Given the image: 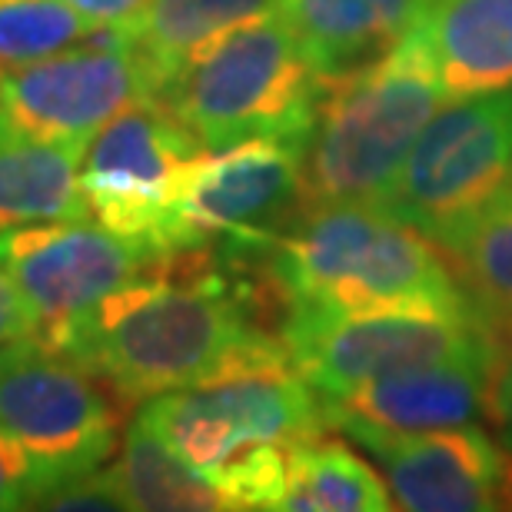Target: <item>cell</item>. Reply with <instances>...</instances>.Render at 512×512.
Returning a JSON list of instances; mask_svg holds the SVG:
<instances>
[{
	"label": "cell",
	"mask_w": 512,
	"mask_h": 512,
	"mask_svg": "<svg viewBox=\"0 0 512 512\" xmlns=\"http://www.w3.org/2000/svg\"><path fill=\"white\" fill-rule=\"evenodd\" d=\"M280 14V0H143L124 24H114L147 74L150 97L213 40Z\"/></svg>",
	"instance_id": "e0dca14e"
},
{
	"label": "cell",
	"mask_w": 512,
	"mask_h": 512,
	"mask_svg": "<svg viewBox=\"0 0 512 512\" xmlns=\"http://www.w3.org/2000/svg\"><path fill=\"white\" fill-rule=\"evenodd\" d=\"M97 27L67 0H0V70L54 57Z\"/></svg>",
	"instance_id": "7402d4cb"
},
{
	"label": "cell",
	"mask_w": 512,
	"mask_h": 512,
	"mask_svg": "<svg viewBox=\"0 0 512 512\" xmlns=\"http://www.w3.org/2000/svg\"><path fill=\"white\" fill-rule=\"evenodd\" d=\"M137 419L217 486L233 512L280 509L286 453L330 429L323 399L293 363L250 366L153 396Z\"/></svg>",
	"instance_id": "3957f363"
},
{
	"label": "cell",
	"mask_w": 512,
	"mask_h": 512,
	"mask_svg": "<svg viewBox=\"0 0 512 512\" xmlns=\"http://www.w3.org/2000/svg\"><path fill=\"white\" fill-rule=\"evenodd\" d=\"M416 34L449 97L512 87V0H433Z\"/></svg>",
	"instance_id": "2e32d148"
},
{
	"label": "cell",
	"mask_w": 512,
	"mask_h": 512,
	"mask_svg": "<svg viewBox=\"0 0 512 512\" xmlns=\"http://www.w3.org/2000/svg\"><path fill=\"white\" fill-rule=\"evenodd\" d=\"M124 399L210 383L250 366L293 363L280 330L260 320L240 266L210 253L153 260L50 343Z\"/></svg>",
	"instance_id": "6da1fadb"
},
{
	"label": "cell",
	"mask_w": 512,
	"mask_h": 512,
	"mask_svg": "<svg viewBox=\"0 0 512 512\" xmlns=\"http://www.w3.org/2000/svg\"><path fill=\"white\" fill-rule=\"evenodd\" d=\"M143 97H150L147 74L110 24L54 57L0 70V117L80 150Z\"/></svg>",
	"instance_id": "7c38bea8"
},
{
	"label": "cell",
	"mask_w": 512,
	"mask_h": 512,
	"mask_svg": "<svg viewBox=\"0 0 512 512\" xmlns=\"http://www.w3.org/2000/svg\"><path fill=\"white\" fill-rule=\"evenodd\" d=\"M127 509L143 512H233L230 499L183 463L163 439L133 416L117 463L110 466Z\"/></svg>",
	"instance_id": "ffe728a7"
},
{
	"label": "cell",
	"mask_w": 512,
	"mask_h": 512,
	"mask_svg": "<svg viewBox=\"0 0 512 512\" xmlns=\"http://www.w3.org/2000/svg\"><path fill=\"white\" fill-rule=\"evenodd\" d=\"M0 433L24 446L60 486L110 463L120 419L104 383L64 353L20 340L0 350Z\"/></svg>",
	"instance_id": "30bf717a"
},
{
	"label": "cell",
	"mask_w": 512,
	"mask_h": 512,
	"mask_svg": "<svg viewBox=\"0 0 512 512\" xmlns=\"http://www.w3.org/2000/svg\"><path fill=\"white\" fill-rule=\"evenodd\" d=\"M84 150L34 137L0 117V233L30 223L87 220L80 190Z\"/></svg>",
	"instance_id": "ac0fdd59"
},
{
	"label": "cell",
	"mask_w": 512,
	"mask_h": 512,
	"mask_svg": "<svg viewBox=\"0 0 512 512\" xmlns=\"http://www.w3.org/2000/svg\"><path fill=\"white\" fill-rule=\"evenodd\" d=\"M306 140L260 137L203 153L180 207L177 253L260 266L306 203Z\"/></svg>",
	"instance_id": "ba28073f"
},
{
	"label": "cell",
	"mask_w": 512,
	"mask_h": 512,
	"mask_svg": "<svg viewBox=\"0 0 512 512\" xmlns=\"http://www.w3.org/2000/svg\"><path fill=\"white\" fill-rule=\"evenodd\" d=\"M496 350L409 366L346 389L340 396H326V419L333 429L376 426L396 433L469 426L489 409V376Z\"/></svg>",
	"instance_id": "5bb4252c"
},
{
	"label": "cell",
	"mask_w": 512,
	"mask_h": 512,
	"mask_svg": "<svg viewBox=\"0 0 512 512\" xmlns=\"http://www.w3.org/2000/svg\"><path fill=\"white\" fill-rule=\"evenodd\" d=\"M153 260L160 256L90 220L30 223L0 233V273L44 346Z\"/></svg>",
	"instance_id": "8fae6325"
},
{
	"label": "cell",
	"mask_w": 512,
	"mask_h": 512,
	"mask_svg": "<svg viewBox=\"0 0 512 512\" xmlns=\"http://www.w3.org/2000/svg\"><path fill=\"white\" fill-rule=\"evenodd\" d=\"M20 340H34V326H30V316L24 303H20V296L14 293V286L0 273V350H7V346Z\"/></svg>",
	"instance_id": "484cf974"
},
{
	"label": "cell",
	"mask_w": 512,
	"mask_h": 512,
	"mask_svg": "<svg viewBox=\"0 0 512 512\" xmlns=\"http://www.w3.org/2000/svg\"><path fill=\"white\" fill-rule=\"evenodd\" d=\"M503 320L473 313H283L280 336L296 373L316 396H340L376 376L439 363L449 356L496 350Z\"/></svg>",
	"instance_id": "9c48e42d"
},
{
	"label": "cell",
	"mask_w": 512,
	"mask_h": 512,
	"mask_svg": "<svg viewBox=\"0 0 512 512\" xmlns=\"http://www.w3.org/2000/svg\"><path fill=\"white\" fill-rule=\"evenodd\" d=\"M486 413L496 426L499 446L512 456V323H506L503 336H499L493 376H489V409Z\"/></svg>",
	"instance_id": "d4e9b609"
},
{
	"label": "cell",
	"mask_w": 512,
	"mask_h": 512,
	"mask_svg": "<svg viewBox=\"0 0 512 512\" xmlns=\"http://www.w3.org/2000/svg\"><path fill=\"white\" fill-rule=\"evenodd\" d=\"M34 509H107V512H120L127 509L124 493L117 486V476L110 466H100L94 473L74 476L67 483H60L54 489H47L44 496L37 499Z\"/></svg>",
	"instance_id": "cb8c5ba5"
},
{
	"label": "cell",
	"mask_w": 512,
	"mask_h": 512,
	"mask_svg": "<svg viewBox=\"0 0 512 512\" xmlns=\"http://www.w3.org/2000/svg\"><path fill=\"white\" fill-rule=\"evenodd\" d=\"M203 153L160 100H137L84 150L80 190L90 217L143 250L173 256L180 207Z\"/></svg>",
	"instance_id": "8992f818"
},
{
	"label": "cell",
	"mask_w": 512,
	"mask_h": 512,
	"mask_svg": "<svg viewBox=\"0 0 512 512\" xmlns=\"http://www.w3.org/2000/svg\"><path fill=\"white\" fill-rule=\"evenodd\" d=\"M67 4H74L80 14L90 17L94 24H124L130 20L137 10L143 7V0H67Z\"/></svg>",
	"instance_id": "4316f807"
},
{
	"label": "cell",
	"mask_w": 512,
	"mask_h": 512,
	"mask_svg": "<svg viewBox=\"0 0 512 512\" xmlns=\"http://www.w3.org/2000/svg\"><path fill=\"white\" fill-rule=\"evenodd\" d=\"M509 506H512V503H509Z\"/></svg>",
	"instance_id": "83f0119b"
},
{
	"label": "cell",
	"mask_w": 512,
	"mask_h": 512,
	"mask_svg": "<svg viewBox=\"0 0 512 512\" xmlns=\"http://www.w3.org/2000/svg\"><path fill=\"white\" fill-rule=\"evenodd\" d=\"M280 509L386 512L393 509V493L353 449L316 436L286 453V489Z\"/></svg>",
	"instance_id": "d6986e66"
},
{
	"label": "cell",
	"mask_w": 512,
	"mask_h": 512,
	"mask_svg": "<svg viewBox=\"0 0 512 512\" xmlns=\"http://www.w3.org/2000/svg\"><path fill=\"white\" fill-rule=\"evenodd\" d=\"M436 247L489 316L512 323V187L449 227Z\"/></svg>",
	"instance_id": "44dd1931"
},
{
	"label": "cell",
	"mask_w": 512,
	"mask_h": 512,
	"mask_svg": "<svg viewBox=\"0 0 512 512\" xmlns=\"http://www.w3.org/2000/svg\"><path fill=\"white\" fill-rule=\"evenodd\" d=\"M433 0H280V14L326 80L389 54Z\"/></svg>",
	"instance_id": "9a60e30c"
},
{
	"label": "cell",
	"mask_w": 512,
	"mask_h": 512,
	"mask_svg": "<svg viewBox=\"0 0 512 512\" xmlns=\"http://www.w3.org/2000/svg\"><path fill=\"white\" fill-rule=\"evenodd\" d=\"M383 469L396 506L413 512H483L512 503L506 449L476 423L453 429H340Z\"/></svg>",
	"instance_id": "4fadbf2b"
},
{
	"label": "cell",
	"mask_w": 512,
	"mask_h": 512,
	"mask_svg": "<svg viewBox=\"0 0 512 512\" xmlns=\"http://www.w3.org/2000/svg\"><path fill=\"white\" fill-rule=\"evenodd\" d=\"M323 90L326 77L300 37L283 14H270L203 47L153 100L213 153L260 137L310 143Z\"/></svg>",
	"instance_id": "5b68a950"
},
{
	"label": "cell",
	"mask_w": 512,
	"mask_h": 512,
	"mask_svg": "<svg viewBox=\"0 0 512 512\" xmlns=\"http://www.w3.org/2000/svg\"><path fill=\"white\" fill-rule=\"evenodd\" d=\"M512 187V87L456 94L409 150L380 210L429 240Z\"/></svg>",
	"instance_id": "52a82bcc"
},
{
	"label": "cell",
	"mask_w": 512,
	"mask_h": 512,
	"mask_svg": "<svg viewBox=\"0 0 512 512\" xmlns=\"http://www.w3.org/2000/svg\"><path fill=\"white\" fill-rule=\"evenodd\" d=\"M260 270L283 313L483 310L426 233L370 203H303Z\"/></svg>",
	"instance_id": "7a4b0ae2"
},
{
	"label": "cell",
	"mask_w": 512,
	"mask_h": 512,
	"mask_svg": "<svg viewBox=\"0 0 512 512\" xmlns=\"http://www.w3.org/2000/svg\"><path fill=\"white\" fill-rule=\"evenodd\" d=\"M446 100L416 27L380 60L326 80L306 143V203L380 207L419 133Z\"/></svg>",
	"instance_id": "277c9868"
},
{
	"label": "cell",
	"mask_w": 512,
	"mask_h": 512,
	"mask_svg": "<svg viewBox=\"0 0 512 512\" xmlns=\"http://www.w3.org/2000/svg\"><path fill=\"white\" fill-rule=\"evenodd\" d=\"M54 486L44 466L24 446L0 433V512L34 509L37 499Z\"/></svg>",
	"instance_id": "603a6c76"
}]
</instances>
